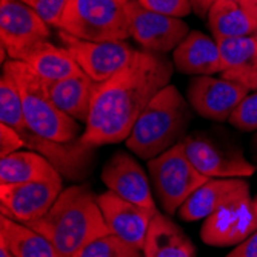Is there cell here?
Listing matches in <instances>:
<instances>
[{
	"label": "cell",
	"mask_w": 257,
	"mask_h": 257,
	"mask_svg": "<svg viewBox=\"0 0 257 257\" xmlns=\"http://www.w3.org/2000/svg\"><path fill=\"white\" fill-rule=\"evenodd\" d=\"M249 197V185L240 177L209 179L179 208V216L185 222H196L214 214L220 208Z\"/></svg>",
	"instance_id": "16"
},
{
	"label": "cell",
	"mask_w": 257,
	"mask_h": 257,
	"mask_svg": "<svg viewBox=\"0 0 257 257\" xmlns=\"http://www.w3.org/2000/svg\"><path fill=\"white\" fill-rule=\"evenodd\" d=\"M257 231V220L252 209V199L232 202L214 214L203 219L200 237L211 246L239 245Z\"/></svg>",
	"instance_id": "13"
},
{
	"label": "cell",
	"mask_w": 257,
	"mask_h": 257,
	"mask_svg": "<svg viewBox=\"0 0 257 257\" xmlns=\"http://www.w3.org/2000/svg\"><path fill=\"white\" fill-rule=\"evenodd\" d=\"M97 203L111 234L144 251L148 229L157 209L136 205L111 191L97 196Z\"/></svg>",
	"instance_id": "14"
},
{
	"label": "cell",
	"mask_w": 257,
	"mask_h": 257,
	"mask_svg": "<svg viewBox=\"0 0 257 257\" xmlns=\"http://www.w3.org/2000/svg\"><path fill=\"white\" fill-rule=\"evenodd\" d=\"M54 105L76 122L86 125L97 83L85 73L57 82H45Z\"/></svg>",
	"instance_id": "18"
},
{
	"label": "cell",
	"mask_w": 257,
	"mask_h": 257,
	"mask_svg": "<svg viewBox=\"0 0 257 257\" xmlns=\"http://www.w3.org/2000/svg\"><path fill=\"white\" fill-rule=\"evenodd\" d=\"M20 62H25L43 82H57L83 74L80 66L65 46L60 48L50 40L37 45Z\"/></svg>",
	"instance_id": "20"
},
{
	"label": "cell",
	"mask_w": 257,
	"mask_h": 257,
	"mask_svg": "<svg viewBox=\"0 0 257 257\" xmlns=\"http://www.w3.org/2000/svg\"><path fill=\"white\" fill-rule=\"evenodd\" d=\"M62 191L63 183L59 171L25 183L0 185L2 216L20 223H31L50 211Z\"/></svg>",
	"instance_id": "7"
},
{
	"label": "cell",
	"mask_w": 257,
	"mask_h": 257,
	"mask_svg": "<svg viewBox=\"0 0 257 257\" xmlns=\"http://www.w3.org/2000/svg\"><path fill=\"white\" fill-rule=\"evenodd\" d=\"M254 36H255V37H257V33H255V34H254Z\"/></svg>",
	"instance_id": "38"
},
{
	"label": "cell",
	"mask_w": 257,
	"mask_h": 257,
	"mask_svg": "<svg viewBox=\"0 0 257 257\" xmlns=\"http://www.w3.org/2000/svg\"><path fill=\"white\" fill-rule=\"evenodd\" d=\"M206 19L214 40L254 36L257 33V20H254L240 4L232 0H214Z\"/></svg>",
	"instance_id": "22"
},
{
	"label": "cell",
	"mask_w": 257,
	"mask_h": 257,
	"mask_svg": "<svg viewBox=\"0 0 257 257\" xmlns=\"http://www.w3.org/2000/svg\"><path fill=\"white\" fill-rule=\"evenodd\" d=\"M157 197L163 209L171 216L209 179L203 176L185 154L179 142L160 156L148 160Z\"/></svg>",
	"instance_id": "6"
},
{
	"label": "cell",
	"mask_w": 257,
	"mask_h": 257,
	"mask_svg": "<svg viewBox=\"0 0 257 257\" xmlns=\"http://www.w3.org/2000/svg\"><path fill=\"white\" fill-rule=\"evenodd\" d=\"M252 209H254V214H255V220H257V196L252 199Z\"/></svg>",
	"instance_id": "35"
},
{
	"label": "cell",
	"mask_w": 257,
	"mask_h": 257,
	"mask_svg": "<svg viewBox=\"0 0 257 257\" xmlns=\"http://www.w3.org/2000/svg\"><path fill=\"white\" fill-rule=\"evenodd\" d=\"M232 2H237V4H240V0H232Z\"/></svg>",
	"instance_id": "37"
},
{
	"label": "cell",
	"mask_w": 257,
	"mask_h": 257,
	"mask_svg": "<svg viewBox=\"0 0 257 257\" xmlns=\"http://www.w3.org/2000/svg\"><path fill=\"white\" fill-rule=\"evenodd\" d=\"M252 144H254V147H255V150H257V133H255V136H254V139H252Z\"/></svg>",
	"instance_id": "36"
},
{
	"label": "cell",
	"mask_w": 257,
	"mask_h": 257,
	"mask_svg": "<svg viewBox=\"0 0 257 257\" xmlns=\"http://www.w3.org/2000/svg\"><path fill=\"white\" fill-rule=\"evenodd\" d=\"M25 225L43 234L63 257H73L91 240L109 234L97 197L82 185L63 190L48 213Z\"/></svg>",
	"instance_id": "2"
},
{
	"label": "cell",
	"mask_w": 257,
	"mask_h": 257,
	"mask_svg": "<svg viewBox=\"0 0 257 257\" xmlns=\"http://www.w3.org/2000/svg\"><path fill=\"white\" fill-rule=\"evenodd\" d=\"M171 76L173 66L165 56L136 51L122 71L97 83L80 136L82 144L94 150L126 140L139 115L162 88L170 85Z\"/></svg>",
	"instance_id": "1"
},
{
	"label": "cell",
	"mask_w": 257,
	"mask_h": 257,
	"mask_svg": "<svg viewBox=\"0 0 257 257\" xmlns=\"http://www.w3.org/2000/svg\"><path fill=\"white\" fill-rule=\"evenodd\" d=\"M217 42L223 73L229 69H245L257 65V37H228Z\"/></svg>",
	"instance_id": "24"
},
{
	"label": "cell",
	"mask_w": 257,
	"mask_h": 257,
	"mask_svg": "<svg viewBox=\"0 0 257 257\" xmlns=\"http://www.w3.org/2000/svg\"><path fill=\"white\" fill-rule=\"evenodd\" d=\"M23 147H25V142H23L22 136L14 128L0 123V157L20 151Z\"/></svg>",
	"instance_id": "29"
},
{
	"label": "cell",
	"mask_w": 257,
	"mask_h": 257,
	"mask_svg": "<svg viewBox=\"0 0 257 257\" xmlns=\"http://www.w3.org/2000/svg\"><path fill=\"white\" fill-rule=\"evenodd\" d=\"M20 2L34 10L48 25L57 27L68 0H20Z\"/></svg>",
	"instance_id": "28"
},
{
	"label": "cell",
	"mask_w": 257,
	"mask_h": 257,
	"mask_svg": "<svg viewBox=\"0 0 257 257\" xmlns=\"http://www.w3.org/2000/svg\"><path fill=\"white\" fill-rule=\"evenodd\" d=\"M130 34L145 51L165 54L183 42L190 34L186 22L177 17L163 16L144 8L137 0L128 2Z\"/></svg>",
	"instance_id": "11"
},
{
	"label": "cell",
	"mask_w": 257,
	"mask_h": 257,
	"mask_svg": "<svg viewBox=\"0 0 257 257\" xmlns=\"http://www.w3.org/2000/svg\"><path fill=\"white\" fill-rule=\"evenodd\" d=\"M137 2L150 11L177 19L186 17L193 11L190 0H137Z\"/></svg>",
	"instance_id": "27"
},
{
	"label": "cell",
	"mask_w": 257,
	"mask_h": 257,
	"mask_svg": "<svg viewBox=\"0 0 257 257\" xmlns=\"http://www.w3.org/2000/svg\"><path fill=\"white\" fill-rule=\"evenodd\" d=\"M57 173L53 163L36 151H16L0 157V185L25 183Z\"/></svg>",
	"instance_id": "23"
},
{
	"label": "cell",
	"mask_w": 257,
	"mask_h": 257,
	"mask_svg": "<svg viewBox=\"0 0 257 257\" xmlns=\"http://www.w3.org/2000/svg\"><path fill=\"white\" fill-rule=\"evenodd\" d=\"M102 180L108 191L150 209H157L151 186L142 167L126 153H115L102 170Z\"/></svg>",
	"instance_id": "15"
},
{
	"label": "cell",
	"mask_w": 257,
	"mask_h": 257,
	"mask_svg": "<svg viewBox=\"0 0 257 257\" xmlns=\"http://www.w3.org/2000/svg\"><path fill=\"white\" fill-rule=\"evenodd\" d=\"M222 77L236 80L246 86L249 91H257V65L245 69H229V71L222 73Z\"/></svg>",
	"instance_id": "30"
},
{
	"label": "cell",
	"mask_w": 257,
	"mask_h": 257,
	"mask_svg": "<svg viewBox=\"0 0 257 257\" xmlns=\"http://www.w3.org/2000/svg\"><path fill=\"white\" fill-rule=\"evenodd\" d=\"M50 25L20 0H0V39L10 60H23L50 37Z\"/></svg>",
	"instance_id": "8"
},
{
	"label": "cell",
	"mask_w": 257,
	"mask_h": 257,
	"mask_svg": "<svg viewBox=\"0 0 257 257\" xmlns=\"http://www.w3.org/2000/svg\"><path fill=\"white\" fill-rule=\"evenodd\" d=\"M73 257H142V249L109 232L82 246Z\"/></svg>",
	"instance_id": "25"
},
{
	"label": "cell",
	"mask_w": 257,
	"mask_h": 257,
	"mask_svg": "<svg viewBox=\"0 0 257 257\" xmlns=\"http://www.w3.org/2000/svg\"><path fill=\"white\" fill-rule=\"evenodd\" d=\"M240 7H242L254 20H257V0H240Z\"/></svg>",
	"instance_id": "33"
},
{
	"label": "cell",
	"mask_w": 257,
	"mask_h": 257,
	"mask_svg": "<svg viewBox=\"0 0 257 257\" xmlns=\"http://www.w3.org/2000/svg\"><path fill=\"white\" fill-rule=\"evenodd\" d=\"M0 240L14 257H63L43 234L7 216L0 217Z\"/></svg>",
	"instance_id": "21"
},
{
	"label": "cell",
	"mask_w": 257,
	"mask_h": 257,
	"mask_svg": "<svg viewBox=\"0 0 257 257\" xmlns=\"http://www.w3.org/2000/svg\"><path fill=\"white\" fill-rule=\"evenodd\" d=\"M229 123L240 131H257V91L249 94L239 103L231 114Z\"/></svg>",
	"instance_id": "26"
},
{
	"label": "cell",
	"mask_w": 257,
	"mask_h": 257,
	"mask_svg": "<svg viewBox=\"0 0 257 257\" xmlns=\"http://www.w3.org/2000/svg\"><path fill=\"white\" fill-rule=\"evenodd\" d=\"M0 257H14L4 240H0Z\"/></svg>",
	"instance_id": "34"
},
{
	"label": "cell",
	"mask_w": 257,
	"mask_h": 257,
	"mask_svg": "<svg viewBox=\"0 0 257 257\" xmlns=\"http://www.w3.org/2000/svg\"><path fill=\"white\" fill-rule=\"evenodd\" d=\"M180 144L193 165L208 179H243L255 171L240 151L223 147L205 134L186 136Z\"/></svg>",
	"instance_id": "10"
},
{
	"label": "cell",
	"mask_w": 257,
	"mask_h": 257,
	"mask_svg": "<svg viewBox=\"0 0 257 257\" xmlns=\"http://www.w3.org/2000/svg\"><path fill=\"white\" fill-rule=\"evenodd\" d=\"M144 254L145 257H196V249L174 222L157 211L148 229Z\"/></svg>",
	"instance_id": "19"
},
{
	"label": "cell",
	"mask_w": 257,
	"mask_h": 257,
	"mask_svg": "<svg viewBox=\"0 0 257 257\" xmlns=\"http://www.w3.org/2000/svg\"><path fill=\"white\" fill-rule=\"evenodd\" d=\"M4 66L8 68L19 86L25 120L34 134L59 144L76 142L80 139H77L79 123L54 105L46 83L25 62L8 60Z\"/></svg>",
	"instance_id": "4"
},
{
	"label": "cell",
	"mask_w": 257,
	"mask_h": 257,
	"mask_svg": "<svg viewBox=\"0 0 257 257\" xmlns=\"http://www.w3.org/2000/svg\"><path fill=\"white\" fill-rule=\"evenodd\" d=\"M226 257H257V231L239 243Z\"/></svg>",
	"instance_id": "31"
},
{
	"label": "cell",
	"mask_w": 257,
	"mask_h": 257,
	"mask_svg": "<svg viewBox=\"0 0 257 257\" xmlns=\"http://www.w3.org/2000/svg\"><path fill=\"white\" fill-rule=\"evenodd\" d=\"M193 11L199 16V17H206L209 13V8L213 7L214 0H190Z\"/></svg>",
	"instance_id": "32"
},
{
	"label": "cell",
	"mask_w": 257,
	"mask_h": 257,
	"mask_svg": "<svg viewBox=\"0 0 257 257\" xmlns=\"http://www.w3.org/2000/svg\"><path fill=\"white\" fill-rule=\"evenodd\" d=\"M59 37L82 71L96 83H103L122 71L136 53L125 40L89 42L62 31H59Z\"/></svg>",
	"instance_id": "9"
},
{
	"label": "cell",
	"mask_w": 257,
	"mask_h": 257,
	"mask_svg": "<svg viewBox=\"0 0 257 257\" xmlns=\"http://www.w3.org/2000/svg\"><path fill=\"white\" fill-rule=\"evenodd\" d=\"M174 65L180 73L191 76L223 73L217 42L200 31H191L174 50Z\"/></svg>",
	"instance_id": "17"
},
{
	"label": "cell",
	"mask_w": 257,
	"mask_h": 257,
	"mask_svg": "<svg viewBox=\"0 0 257 257\" xmlns=\"http://www.w3.org/2000/svg\"><path fill=\"white\" fill-rule=\"evenodd\" d=\"M248 94L246 86L222 76H197L188 86L191 108L202 117L216 122L229 120L231 114Z\"/></svg>",
	"instance_id": "12"
},
{
	"label": "cell",
	"mask_w": 257,
	"mask_h": 257,
	"mask_svg": "<svg viewBox=\"0 0 257 257\" xmlns=\"http://www.w3.org/2000/svg\"><path fill=\"white\" fill-rule=\"evenodd\" d=\"M130 0H68L59 31L89 42H119L131 37Z\"/></svg>",
	"instance_id": "5"
},
{
	"label": "cell",
	"mask_w": 257,
	"mask_h": 257,
	"mask_svg": "<svg viewBox=\"0 0 257 257\" xmlns=\"http://www.w3.org/2000/svg\"><path fill=\"white\" fill-rule=\"evenodd\" d=\"M191 112L174 85L162 88L136 120L126 147L139 157L151 160L182 142Z\"/></svg>",
	"instance_id": "3"
}]
</instances>
